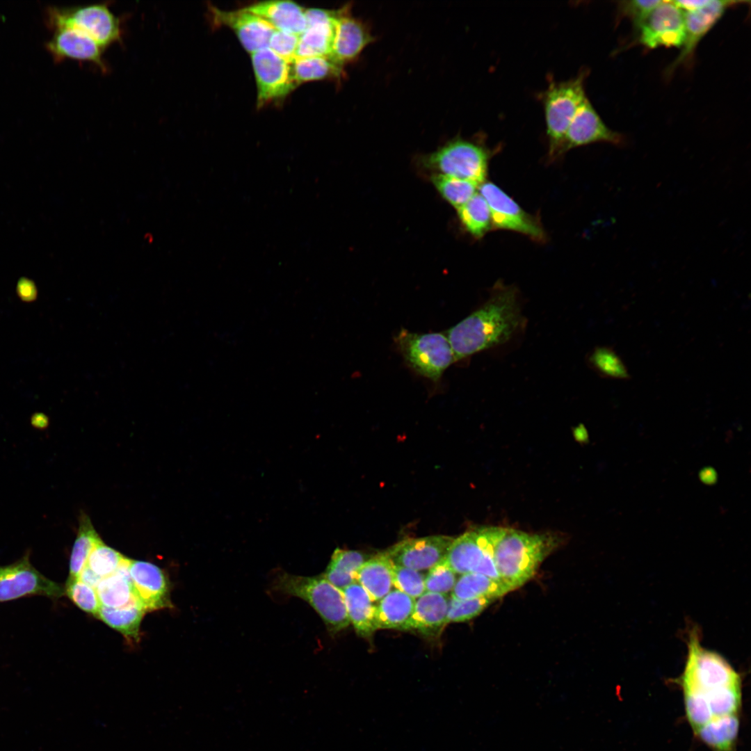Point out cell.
<instances>
[{
  "mask_svg": "<svg viewBox=\"0 0 751 751\" xmlns=\"http://www.w3.org/2000/svg\"><path fill=\"white\" fill-rule=\"evenodd\" d=\"M47 18L51 28L76 29L88 35L104 50L122 38L120 21L106 3L51 8Z\"/></svg>",
  "mask_w": 751,
  "mask_h": 751,
  "instance_id": "ba28073f",
  "label": "cell"
},
{
  "mask_svg": "<svg viewBox=\"0 0 751 751\" xmlns=\"http://www.w3.org/2000/svg\"><path fill=\"white\" fill-rule=\"evenodd\" d=\"M245 8L277 30L300 35L307 26L305 10L293 1H261Z\"/></svg>",
  "mask_w": 751,
  "mask_h": 751,
  "instance_id": "603a6c76",
  "label": "cell"
},
{
  "mask_svg": "<svg viewBox=\"0 0 751 751\" xmlns=\"http://www.w3.org/2000/svg\"><path fill=\"white\" fill-rule=\"evenodd\" d=\"M65 592L82 611L97 616L101 607L96 589L79 579H67Z\"/></svg>",
  "mask_w": 751,
  "mask_h": 751,
  "instance_id": "ab89813d",
  "label": "cell"
},
{
  "mask_svg": "<svg viewBox=\"0 0 751 751\" xmlns=\"http://www.w3.org/2000/svg\"><path fill=\"white\" fill-rule=\"evenodd\" d=\"M453 540L443 535L407 539L385 552L394 565L418 571L430 570L446 557Z\"/></svg>",
  "mask_w": 751,
  "mask_h": 751,
  "instance_id": "5bb4252c",
  "label": "cell"
},
{
  "mask_svg": "<svg viewBox=\"0 0 751 751\" xmlns=\"http://www.w3.org/2000/svg\"><path fill=\"white\" fill-rule=\"evenodd\" d=\"M456 581V573L444 558L430 568L425 576L426 591L447 595L452 592Z\"/></svg>",
  "mask_w": 751,
  "mask_h": 751,
  "instance_id": "b9f144b4",
  "label": "cell"
},
{
  "mask_svg": "<svg viewBox=\"0 0 751 751\" xmlns=\"http://www.w3.org/2000/svg\"><path fill=\"white\" fill-rule=\"evenodd\" d=\"M523 323L517 289L496 284L490 298L446 335L457 361L506 342Z\"/></svg>",
  "mask_w": 751,
  "mask_h": 751,
  "instance_id": "6da1fadb",
  "label": "cell"
},
{
  "mask_svg": "<svg viewBox=\"0 0 751 751\" xmlns=\"http://www.w3.org/2000/svg\"><path fill=\"white\" fill-rule=\"evenodd\" d=\"M700 634L692 628L688 636V653L679 682L683 691L706 694L719 688L741 685L740 675L719 654L704 648Z\"/></svg>",
  "mask_w": 751,
  "mask_h": 751,
  "instance_id": "8992f818",
  "label": "cell"
},
{
  "mask_svg": "<svg viewBox=\"0 0 751 751\" xmlns=\"http://www.w3.org/2000/svg\"><path fill=\"white\" fill-rule=\"evenodd\" d=\"M79 521L78 533L70 555L68 579H78L91 551L102 542L88 515L82 513Z\"/></svg>",
  "mask_w": 751,
  "mask_h": 751,
  "instance_id": "d6a6232c",
  "label": "cell"
},
{
  "mask_svg": "<svg viewBox=\"0 0 751 751\" xmlns=\"http://www.w3.org/2000/svg\"><path fill=\"white\" fill-rule=\"evenodd\" d=\"M257 88V107L280 100L297 86L291 76V63L268 47L251 54Z\"/></svg>",
  "mask_w": 751,
  "mask_h": 751,
  "instance_id": "8fae6325",
  "label": "cell"
},
{
  "mask_svg": "<svg viewBox=\"0 0 751 751\" xmlns=\"http://www.w3.org/2000/svg\"><path fill=\"white\" fill-rule=\"evenodd\" d=\"M588 71L583 70L573 78L557 81L550 78L547 88L540 93L544 113L549 157L562 155L566 132L581 104L587 98L585 81Z\"/></svg>",
  "mask_w": 751,
  "mask_h": 751,
  "instance_id": "277c9868",
  "label": "cell"
},
{
  "mask_svg": "<svg viewBox=\"0 0 751 751\" xmlns=\"http://www.w3.org/2000/svg\"><path fill=\"white\" fill-rule=\"evenodd\" d=\"M78 579L84 583L96 588L102 578L92 572L88 566H85L81 572Z\"/></svg>",
  "mask_w": 751,
  "mask_h": 751,
  "instance_id": "bcb514c9",
  "label": "cell"
},
{
  "mask_svg": "<svg viewBox=\"0 0 751 751\" xmlns=\"http://www.w3.org/2000/svg\"><path fill=\"white\" fill-rule=\"evenodd\" d=\"M478 189L490 207L492 228L511 230L535 241H545L546 234L539 220L523 210L499 186L491 181H485Z\"/></svg>",
  "mask_w": 751,
  "mask_h": 751,
  "instance_id": "9c48e42d",
  "label": "cell"
},
{
  "mask_svg": "<svg viewBox=\"0 0 751 751\" xmlns=\"http://www.w3.org/2000/svg\"><path fill=\"white\" fill-rule=\"evenodd\" d=\"M499 527L468 531L453 539L445 557L455 573L474 572L486 554L493 551Z\"/></svg>",
  "mask_w": 751,
  "mask_h": 751,
  "instance_id": "d6986e66",
  "label": "cell"
},
{
  "mask_svg": "<svg viewBox=\"0 0 751 751\" xmlns=\"http://www.w3.org/2000/svg\"><path fill=\"white\" fill-rule=\"evenodd\" d=\"M431 179L441 195L457 209L467 203L479 187L474 182L441 174L433 175Z\"/></svg>",
  "mask_w": 751,
  "mask_h": 751,
  "instance_id": "e575fe53",
  "label": "cell"
},
{
  "mask_svg": "<svg viewBox=\"0 0 751 751\" xmlns=\"http://www.w3.org/2000/svg\"><path fill=\"white\" fill-rule=\"evenodd\" d=\"M659 0H632L620 1L618 4L620 17H627L637 32L654 8L661 3Z\"/></svg>",
  "mask_w": 751,
  "mask_h": 751,
  "instance_id": "ee69618b",
  "label": "cell"
},
{
  "mask_svg": "<svg viewBox=\"0 0 751 751\" xmlns=\"http://www.w3.org/2000/svg\"><path fill=\"white\" fill-rule=\"evenodd\" d=\"M449 597L425 592L415 599L414 609L404 630L417 631L427 637L439 636L446 624Z\"/></svg>",
  "mask_w": 751,
  "mask_h": 751,
  "instance_id": "7402d4cb",
  "label": "cell"
},
{
  "mask_svg": "<svg viewBox=\"0 0 751 751\" xmlns=\"http://www.w3.org/2000/svg\"><path fill=\"white\" fill-rule=\"evenodd\" d=\"M129 572L136 595L145 612L172 606L165 574L156 565L131 560Z\"/></svg>",
  "mask_w": 751,
  "mask_h": 751,
  "instance_id": "ac0fdd59",
  "label": "cell"
},
{
  "mask_svg": "<svg viewBox=\"0 0 751 751\" xmlns=\"http://www.w3.org/2000/svg\"><path fill=\"white\" fill-rule=\"evenodd\" d=\"M493 150L479 138L455 136L435 151L424 155L422 165L438 174L476 183L485 182Z\"/></svg>",
  "mask_w": 751,
  "mask_h": 751,
  "instance_id": "5b68a950",
  "label": "cell"
},
{
  "mask_svg": "<svg viewBox=\"0 0 751 751\" xmlns=\"http://www.w3.org/2000/svg\"><path fill=\"white\" fill-rule=\"evenodd\" d=\"M393 567L394 563L386 552L379 554L362 564L357 572L356 582L373 601H378L393 587Z\"/></svg>",
  "mask_w": 751,
  "mask_h": 751,
  "instance_id": "cb8c5ba5",
  "label": "cell"
},
{
  "mask_svg": "<svg viewBox=\"0 0 751 751\" xmlns=\"http://www.w3.org/2000/svg\"><path fill=\"white\" fill-rule=\"evenodd\" d=\"M64 593L62 586L31 565L29 554L13 564L0 566V602L35 595L58 598Z\"/></svg>",
  "mask_w": 751,
  "mask_h": 751,
  "instance_id": "30bf717a",
  "label": "cell"
},
{
  "mask_svg": "<svg viewBox=\"0 0 751 751\" xmlns=\"http://www.w3.org/2000/svg\"><path fill=\"white\" fill-rule=\"evenodd\" d=\"M394 341L412 369L433 382H437L444 371L455 362L449 339L442 333H415L402 329Z\"/></svg>",
  "mask_w": 751,
  "mask_h": 751,
  "instance_id": "52a82bcc",
  "label": "cell"
},
{
  "mask_svg": "<svg viewBox=\"0 0 751 751\" xmlns=\"http://www.w3.org/2000/svg\"><path fill=\"white\" fill-rule=\"evenodd\" d=\"M291 63L292 79L299 84L314 80L344 78V67L328 56H313L295 58Z\"/></svg>",
  "mask_w": 751,
  "mask_h": 751,
  "instance_id": "4dcf8cb0",
  "label": "cell"
},
{
  "mask_svg": "<svg viewBox=\"0 0 751 751\" xmlns=\"http://www.w3.org/2000/svg\"><path fill=\"white\" fill-rule=\"evenodd\" d=\"M739 729L736 714L712 718L695 734L713 751H736Z\"/></svg>",
  "mask_w": 751,
  "mask_h": 751,
  "instance_id": "83f0119b",
  "label": "cell"
},
{
  "mask_svg": "<svg viewBox=\"0 0 751 751\" xmlns=\"http://www.w3.org/2000/svg\"><path fill=\"white\" fill-rule=\"evenodd\" d=\"M130 560L125 557L117 571L102 578L97 586L95 589L102 606L120 608L133 602H139L129 572Z\"/></svg>",
  "mask_w": 751,
  "mask_h": 751,
  "instance_id": "484cf974",
  "label": "cell"
},
{
  "mask_svg": "<svg viewBox=\"0 0 751 751\" xmlns=\"http://www.w3.org/2000/svg\"><path fill=\"white\" fill-rule=\"evenodd\" d=\"M600 142L619 145L624 143V138L604 123L587 97L568 127L562 154L572 148Z\"/></svg>",
  "mask_w": 751,
  "mask_h": 751,
  "instance_id": "2e32d148",
  "label": "cell"
},
{
  "mask_svg": "<svg viewBox=\"0 0 751 751\" xmlns=\"http://www.w3.org/2000/svg\"><path fill=\"white\" fill-rule=\"evenodd\" d=\"M687 718L695 732L713 717L705 697L697 692L684 691Z\"/></svg>",
  "mask_w": 751,
  "mask_h": 751,
  "instance_id": "7bdbcfd3",
  "label": "cell"
},
{
  "mask_svg": "<svg viewBox=\"0 0 751 751\" xmlns=\"http://www.w3.org/2000/svg\"><path fill=\"white\" fill-rule=\"evenodd\" d=\"M350 623L357 633L364 638L372 636L378 629L376 622V605L366 591L357 582L342 590Z\"/></svg>",
  "mask_w": 751,
  "mask_h": 751,
  "instance_id": "d4e9b609",
  "label": "cell"
},
{
  "mask_svg": "<svg viewBox=\"0 0 751 751\" xmlns=\"http://www.w3.org/2000/svg\"><path fill=\"white\" fill-rule=\"evenodd\" d=\"M145 611L138 601L120 608L101 606L96 617L120 632L128 640L138 641L140 625Z\"/></svg>",
  "mask_w": 751,
  "mask_h": 751,
  "instance_id": "1f68e13d",
  "label": "cell"
},
{
  "mask_svg": "<svg viewBox=\"0 0 751 751\" xmlns=\"http://www.w3.org/2000/svg\"><path fill=\"white\" fill-rule=\"evenodd\" d=\"M365 561L366 556L360 551L337 548L322 574L342 590L356 582L357 572Z\"/></svg>",
  "mask_w": 751,
  "mask_h": 751,
  "instance_id": "f546056e",
  "label": "cell"
},
{
  "mask_svg": "<svg viewBox=\"0 0 751 751\" xmlns=\"http://www.w3.org/2000/svg\"><path fill=\"white\" fill-rule=\"evenodd\" d=\"M741 686H726L701 694L706 700L713 718L736 714L741 703Z\"/></svg>",
  "mask_w": 751,
  "mask_h": 751,
  "instance_id": "d590c367",
  "label": "cell"
},
{
  "mask_svg": "<svg viewBox=\"0 0 751 751\" xmlns=\"http://www.w3.org/2000/svg\"><path fill=\"white\" fill-rule=\"evenodd\" d=\"M299 35L275 29L268 48L282 58L291 63L296 58Z\"/></svg>",
  "mask_w": 751,
  "mask_h": 751,
  "instance_id": "f6af8a7d",
  "label": "cell"
},
{
  "mask_svg": "<svg viewBox=\"0 0 751 751\" xmlns=\"http://www.w3.org/2000/svg\"><path fill=\"white\" fill-rule=\"evenodd\" d=\"M458 214L463 227L475 237L483 236L492 228L490 207L480 193L458 209Z\"/></svg>",
  "mask_w": 751,
  "mask_h": 751,
  "instance_id": "836d02e7",
  "label": "cell"
},
{
  "mask_svg": "<svg viewBox=\"0 0 751 751\" xmlns=\"http://www.w3.org/2000/svg\"><path fill=\"white\" fill-rule=\"evenodd\" d=\"M557 544V538L550 534L499 527L494 542L493 559L501 581L512 590L524 585L534 576Z\"/></svg>",
  "mask_w": 751,
  "mask_h": 751,
  "instance_id": "7a4b0ae2",
  "label": "cell"
},
{
  "mask_svg": "<svg viewBox=\"0 0 751 751\" xmlns=\"http://www.w3.org/2000/svg\"><path fill=\"white\" fill-rule=\"evenodd\" d=\"M124 558L120 552L102 541L91 551L86 566L102 579L115 573Z\"/></svg>",
  "mask_w": 751,
  "mask_h": 751,
  "instance_id": "74e56055",
  "label": "cell"
},
{
  "mask_svg": "<svg viewBox=\"0 0 751 751\" xmlns=\"http://www.w3.org/2000/svg\"><path fill=\"white\" fill-rule=\"evenodd\" d=\"M415 599L395 589L391 590L376 604V622L378 629L404 630L412 613Z\"/></svg>",
  "mask_w": 751,
  "mask_h": 751,
  "instance_id": "4316f807",
  "label": "cell"
},
{
  "mask_svg": "<svg viewBox=\"0 0 751 751\" xmlns=\"http://www.w3.org/2000/svg\"><path fill=\"white\" fill-rule=\"evenodd\" d=\"M49 52L58 60L71 58L86 61L107 71L103 58L104 50L86 34L72 28H58L47 43Z\"/></svg>",
  "mask_w": 751,
  "mask_h": 751,
  "instance_id": "44dd1931",
  "label": "cell"
},
{
  "mask_svg": "<svg viewBox=\"0 0 751 751\" xmlns=\"http://www.w3.org/2000/svg\"><path fill=\"white\" fill-rule=\"evenodd\" d=\"M637 32L639 43L647 49L681 48L685 37L684 12L672 1H662Z\"/></svg>",
  "mask_w": 751,
  "mask_h": 751,
  "instance_id": "7c38bea8",
  "label": "cell"
},
{
  "mask_svg": "<svg viewBox=\"0 0 751 751\" xmlns=\"http://www.w3.org/2000/svg\"><path fill=\"white\" fill-rule=\"evenodd\" d=\"M740 3H745V1L710 0L706 5L700 8L684 12V40L681 51L667 67V75L671 74L679 65L691 60L701 40L720 19L730 6Z\"/></svg>",
  "mask_w": 751,
  "mask_h": 751,
  "instance_id": "9a60e30c",
  "label": "cell"
},
{
  "mask_svg": "<svg viewBox=\"0 0 751 751\" xmlns=\"http://www.w3.org/2000/svg\"><path fill=\"white\" fill-rule=\"evenodd\" d=\"M305 30L299 35L296 58L329 57L333 47L337 10H305Z\"/></svg>",
  "mask_w": 751,
  "mask_h": 751,
  "instance_id": "ffe728a7",
  "label": "cell"
},
{
  "mask_svg": "<svg viewBox=\"0 0 751 751\" xmlns=\"http://www.w3.org/2000/svg\"><path fill=\"white\" fill-rule=\"evenodd\" d=\"M350 3L337 9L335 35L329 56L335 63L344 65L355 61L362 51L375 40L366 22L353 15Z\"/></svg>",
  "mask_w": 751,
  "mask_h": 751,
  "instance_id": "4fadbf2b",
  "label": "cell"
},
{
  "mask_svg": "<svg viewBox=\"0 0 751 751\" xmlns=\"http://www.w3.org/2000/svg\"><path fill=\"white\" fill-rule=\"evenodd\" d=\"M213 22L225 26L234 32L247 51L252 54L267 48L275 28L264 19L250 13L245 8L236 10H224L210 6Z\"/></svg>",
  "mask_w": 751,
  "mask_h": 751,
  "instance_id": "e0dca14e",
  "label": "cell"
},
{
  "mask_svg": "<svg viewBox=\"0 0 751 751\" xmlns=\"http://www.w3.org/2000/svg\"><path fill=\"white\" fill-rule=\"evenodd\" d=\"M425 576L418 570L394 565L393 586L414 599L426 592Z\"/></svg>",
  "mask_w": 751,
  "mask_h": 751,
  "instance_id": "60d3db41",
  "label": "cell"
},
{
  "mask_svg": "<svg viewBox=\"0 0 751 751\" xmlns=\"http://www.w3.org/2000/svg\"><path fill=\"white\" fill-rule=\"evenodd\" d=\"M495 599L478 597L470 599H458L449 597L446 624L468 621L477 615Z\"/></svg>",
  "mask_w": 751,
  "mask_h": 751,
  "instance_id": "f35d334b",
  "label": "cell"
},
{
  "mask_svg": "<svg viewBox=\"0 0 751 751\" xmlns=\"http://www.w3.org/2000/svg\"><path fill=\"white\" fill-rule=\"evenodd\" d=\"M512 589L501 581L484 574L469 572L457 579L451 596L458 599L489 597L496 599Z\"/></svg>",
  "mask_w": 751,
  "mask_h": 751,
  "instance_id": "f1b7e54d",
  "label": "cell"
},
{
  "mask_svg": "<svg viewBox=\"0 0 751 751\" xmlns=\"http://www.w3.org/2000/svg\"><path fill=\"white\" fill-rule=\"evenodd\" d=\"M590 362L601 375L613 379L628 380V369L621 357L611 348L599 347L595 349Z\"/></svg>",
  "mask_w": 751,
  "mask_h": 751,
  "instance_id": "8d00e7d4",
  "label": "cell"
},
{
  "mask_svg": "<svg viewBox=\"0 0 751 751\" xmlns=\"http://www.w3.org/2000/svg\"><path fill=\"white\" fill-rule=\"evenodd\" d=\"M272 586L276 592L308 603L331 634L337 633L350 624L342 590L323 574L305 576L279 572L274 576Z\"/></svg>",
  "mask_w": 751,
  "mask_h": 751,
  "instance_id": "3957f363",
  "label": "cell"
}]
</instances>
